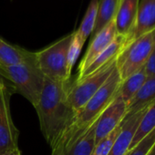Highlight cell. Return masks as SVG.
Segmentation results:
<instances>
[{
    "label": "cell",
    "instance_id": "6da1fadb",
    "mask_svg": "<svg viewBox=\"0 0 155 155\" xmlns=\"http://www.w3.org/2000/svg\"><path fill=\"white\" fill-rule=\"evenodd\" d=\"M69 81H56L45 77L44 87L35 109L40 130L51 149L58 143L74 118L68 102Z\"/></svg>",
    "mask_w": 155,
    "mask_h": 155
},
{
    "label": "cell",
    "instance_id": "7a4b0ae2",
    "mask_svg": "<svg viewBox=\"0 0 155 155\" xmlns=\"http://www.w3.org/2000/svg\"><path fill=\"white\" fill-rule=\"evenodd\" d=\"M121 81L116 67L101 88L75 114L73 120L60 138L66 152L97 121L101 114L114 101Z\"/></svg>",
    "mask_w": 155,
    "mask_h": 155
},
{
    "label": "cell",
    "instance_id": "3957f363",
    "mask_svg": "<svg viewBox=\"0 0 155 155\" xmlns=\"http://www.w3.org/2000/svg\"><path fill=\"white\" fill-rule=\"evenodd\" d=\"M0 75L11 83L16 91L36 107L45 83V76L36 61L2 67L0 68Z\"/></svg>",
    "mask_w": 155,
    "mask_h": 155
},
{
    "label": "cell",
    "instance_id": "277c9868",
    "mask_svg": "<svg viewBox=\"0 0 155 155\" xmlns=\"http://www.w3.org/2000/svg\"><path fill=\"white\" fill-rule=\"evenodd\" d=\"M72 37L73 33L35 53L36 64L45 77L56 81H69L67 72V55Z\"/></svg>",
    "mask_w": 155,
    "mask_h": 155
},
{
    "label": "cell",
    "instance_id": "5b68a950",
    "mask_svg": "<svg viewBox=\"0 0 155 155\" xmlns=\"http://www.w3.org/2000/svg\"><path fill=\"white\" fill-rule=\"evenodd\" d=\"M155 45V29L129 43L116 58L121 81L144 68Z\"/></svg>",
    "mask_w": 155,
    "mask_h": 155
},
{
    "label": "cell",
    "instance_id": "8992f818",
    "mask_svg": "<svg viewBox=\"0 0 155 155\" xmlns=\"http://www.w3.org/2000/svg\"><path fill=\"white\" fill-rule=\"evenodd\" d=\"M115 68L116 59L107 63L83 79L76 81L71 85L68 92V102L75 114L101 88Z\"/></svg>",
    "mask_w": 155,
    "mask_h": 155
},
{
    "label": "cell",
    "instance_id": "52a82bcc",
    "mask_svg": "<svg viewBox=\"0 0 155 155\" xmlns=\"http://www.w3.org/2000/svg\"><path fill=\"white\" fill-rule=\"evenodd\" d=\"M13 92L9 88L0 91V155L18 148L19 130L14 124L10 110V98Z\"/></svg>",
    "mask_w": 155,
    "mask_h": 155
},
{
    "label": "cell",
    "instance_id": "ba28073f",
    "mask_svg": "<svg viewBox=\"0 0 155 155\" xmlns=\"http://www.w3.org/2000/svg\"><path fill=\"white\" fill-rule=\"evenodd\" d=\"M127 114V104L117 95L114 101L106 108L96 121L95 141L96 143L113 131L121 124Z\"/></svg>",
    "mask_w": 155,
    "mask_h": 155
},
{
    "label": "cell",
    "instance_id": "9c48e42d",
    "mask_svg": "<svg viewBox=\"0 0 155 155\" xmlns=\"http://www.w3.org/2000/svg\"><path fill=\"white\" fill-rule=\"evenodd\" d=\"M118 33L115 26V20L112 19L101 31L93 36V38L81 59L79 66V75L83 73L89 65L103 51L105 50L116 38Z\"/></svg>",
    "mask_w": 155,
    "mask_h": 155
},
{
    "label": "cell",
    "instance_id": "30bf717a",
    "mask_svg": "<svg viewBox=\"0 0 155 155\" xmlns=\"http://www.w3.org/2000/svg\"><path fill=\"white\" fill-rule=\"evenodd\" d=\"M154 29L155 0H140L134 27L130 37L127 38V45Z\"/></svg>",
    "mask_w": 155,
    "mask_h": 155
},
{
    "label": "cell",
    "instance_id": "8fae6325",
    "mask_svg": "<svg viewBox=\"0 0 155 155\" xmlns=\"http://www.w3.org/2000/svg\"><path fill=\"white\" fill-rule=\"evenodd\" d=\"M147 109L139 111L129 118H125L121 123V130L108 155H125L130 149L133 135Z\"/></svg>",
    "mask_w": 155,
    "mask_h": 155
},
{
    "label": "cell",
    "instance_id": "7c38bea8",
    "mask_svg": "<svg viewBox=\"0 0 155 155\" xmlns=\"http://www.w3.org/2000/svg\"><path fill=\"white\" fill-rule=\"evenodd\" d=\"M140 0H120L115 16L118 35L128 38L133 29Z\"/></svg>",
    "mask_w": 155,
    "mask_h": 155
},
{
    "label": "cell",
    "instance_id": "4fadbf2b",
    "mask_svg": "<svg viewBox=\"0 0 155 155\" xmlns=\"http://www.w3.org/2000/svg\"><path fill=\"white\" fill-rule=\"evenodd\" d=\"M155 102V77H147V79L139 91L127 103V114L129 118L133 114L148 109Z\"/></svg>",
    "mask_w": 155,
    "mask_h": 155
},
{
    "label": "cell",
    "instance_id": "5bb4252c",
    "mask_svg": "<svg viewBox=\"0 0 155 155\" xmlns=\"http://www.w3.org/2000/svg\"><path fill=\"white\" fill-rule=\"evenodd\" d=\"M127 45V38L126 37L117 35L116 38L112 41V43L105 49L103 50L86 68V70L81 73V75H78V78L76 81H80L83 79L84 77L95 72L97 69L101 68L102 66L106 65L107 63L114 60L117 58L119 54L122 51V49Z\"/></svg>",
    "mask_w": 155,
    "mask_h": 155
},
{
    "label": "cell",
    "instance_id": "9a60e30c",
    "mask_svg": "<svg viewBox=\"0 0 155 155\" xmlns=\"http://www.w3.org/2000/svg\"><path fill=\"white\" fill-rule=\"evenodd\" d=\"M34 61H36L34 52L10 45L0 38V68Z\"/></svg>",
    "mask_w": 155,
    "mask_h": 155
},
{
    "label": "cell",
    "instance_id": "2e32d148",
    "mask_svg": "<svg viewBox=\"0 0 155 155\" xmlns=\"http://www.w3.org/2000/svg\"><path fill=\"white\" fill-rule=\"evenodd\" d=\"M146 79L147 75L145 73L144 68H142L140 70L132 74L131 76L121 81L118 94L123 100V101L126 102V104L139 91V90L145 82Z\"/></svg>",
    "mask_w": 155,
    "mask_h": 155
},
{
    "label": "cell",
    "instance_id": "e0dca14e",
    "mask_svg": "<svg viewBox=\"0 0 155 155\" xmlns=\"http://www.w3.org/2000/svg\"><path fill=\"white\" fill-rule=\"evenodd\" d=\"M120 0H99L98 14L92 35H96L115 18Z\"/></svg>",
    "mask_w": 155,
    "mask_h": 155
},
{
    "label": "cell",
    "instance_id": "ac0fdd59",
    "mask_svg": "<svg viewBox=\"0 0 155 155\" xmlns=\"http://www.w3.org/2000/svg\"><path fill=\"white\" fill-rule=\"evenodd\" d=\"M98 8H99V0H91L86 14L83 18V20L79 29L74 32L75 35L84 44L88 39L89 36L93 32L96 23V18H97V14H98Z\"/></svg>",
    "mask_w": 155,
    "mask_h": 155
},
{
    "label": "cell",
    "instance_id": "d6986e66",
    "mask_svg": "<svg viewBox=\"0 0 155 155\" xmlns=\"http://www.w3.org/2000/svg\"><path fill=\"white\" fill-rule=\"evenodd\" d=\"M96 122L66 152L67 155H91L95 147Z\"/></svg>",
    "mask_w": 155,
    "mask_h": 155
},
{
    "label": "cell",
    "instance_id": "ffe728a7",
    "mask_svg": "<svg viewBox=\"0 0 155 155\" xmlns=\"http://www.w3.org/2000/svg\"><path fill=\"white\" fill-rule=\"evenodd\" d=\"M153 129H155V102L152 103L144 112L142 119L140 120V124L133 135L130 149L133 148L137 143H139Z\"/></svg>",
    "mask_w": 155,
    "mask_h": 155
},
{
    "label": "cell",
    "instance_id": "44dd1931",
    "mask_svg": "<svg viewBox=\"0 0 155 155\" xmlns=\"http://www.w3.org/2000/svg\"><path fill=\"white\" fill-rule=\"evenodd\" d=\"M83 46H84V43L73 32V37H72V39H71V42L68 50V55H67V72L69 78L71 76L72 68L81 55Z\"/></svg>",
    "mask_w": 155,
    "mask_h": 155
},
{
    "label": "cell",
    "instance_id": "7402d4cb",
    "mask_svg": "<svg viewBox=\"0 0 155 155\" xmlns=\"http://www.w3.org/2000/svg\"><path fill=\"white\" fill-rule=\"evenodd\" d=\"M122 123V122H121ZM121 130V124L95 144L91 155H108Z\"/></svg>",
    "mask_w": 155,
    "mask_h": 155
},
{
    "label": "cell",
    "instance_id": "603a6c76",
    "mask_svg": "<svg viewBox=\"0 0 155 155\" xmlns=\"http://www.w3.org/2000/svg\"><path fill=\"white\" fill-rule=\"evenodd\" d=\"M144 70L147 77H155V45L144 66Z\"/></svg>",
    "mask_w": 155,
    "mask_h": 155
},
{
    "label": "cell",
    "instance_id": "cb8c5ba5",
    "mask_svg": "<svg viewBox=\"0 0 155 155\" xmlns=\"http://www.w3.org/2000/svg\"><path fill=\"white\" fill-rule=\"evenodd\" d=\"M51 155H67L66 151H65V149H64V145H63V143H62V141L60 140L52 148Z\"/></svg>",
    "mask_w": 155,
    "mask_h": 155
},
{
    "label": "cell",
    "instance_id": "d4e9b609",
    "mask_svg": "<svg viewBox=\"0 0 155 155\" xmlns=\"http://www.w3.org/2000/svg\"><path fill=\"white\" fill-rule=\"evenodd\" d=\"M6 88H9V89H11V90H13V91H15V90H14L13 88H11V87H9V86H8V84L7 83V81H0V91H3V90H4V89H6Z\"/></svg>",
    "mask_w": 155,
    "mask_h": 155
},
{
    "label": "cell",
    "instance_id": "484cf974",
    "mask_svg": "<svg viewBox=\"0 0 155 155\" xmlns=\"http://www.w3.org/2000/svg\"><path fill=\"white\" fill-rule=\"evenodd\" d=\"M4 155H21V151H20V150H19L18 148H17V149H14V150H11V151L7 152V153L4 154Z\"/></svg>",
    "mask_w": 155,
    "mask_h": 155
},
{
    "label": "cell",
    "instance_id": "4316f807",
    "mask_svg": "<svg viewBox=\"0 0 155 155\" xmlns=\"http://www.w3.org/2000/svg\"><path fill=\"white\" fill-rule=\"evenodd\" d=\"M147 155H155V144L152 146V148H151L150 150L147 153Z\"/></svg>",
    "mask_w": 155,
    "mask_h": 155
},
{
    "label": "cell",
    "instance_id": "83f0119b",
    "mask_svg": "<svg viewBox=\"0 0 155 155\" xmlns=\"http://www.w3.org/2000/svg\"><path fill=\"white\" fill-rule=\"evenodd\" d=\"M0 81H7V80H5L4 78H3V77H2L1 75H0Z\"/></svg>",
    "mask_w": 155,
    "mask_h": 155
}]
</instances>
